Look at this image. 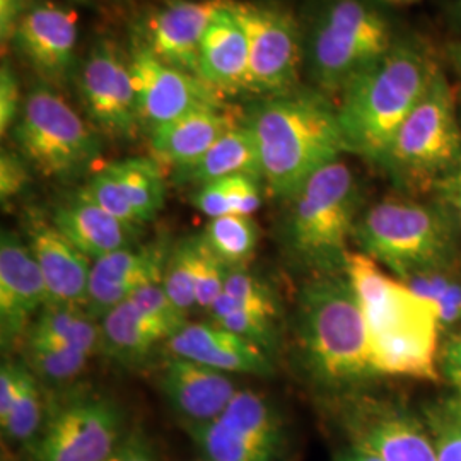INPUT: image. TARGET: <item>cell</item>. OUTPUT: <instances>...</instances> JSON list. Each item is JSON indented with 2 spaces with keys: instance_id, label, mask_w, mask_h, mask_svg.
Listing matches in <instances>:
<instances>
[{
  "instance_id": "cell-1",
  "label": "cell",
  "mask_w": 461,
  "mask_h": 461,
  "mask_svg": "<svg viewBox=\"0 0 461 461\" xmlns=\"http://www.w3.org/2000/svg\"><path fill=\"white\" fill-rule=\"evenodd\" d=\"M346 274L363 308L376 375L441 381L443 331L432 303L361 251L350 253Z\"/></svg>"
},
{
  "instance_id": "cell-2",
  "label": "cell",
  "mask_w": 461,
  "mask_h": 461,
  "mask_svg": "<svg viewBox=\"0 0 461 461\" xmlns=\"http://www.w3.org/2000/svg\"><path fill=\"white\" fill-rule=\"evenodd\" d=\"M297 354L308 378L337 396L378 378L363 308L347 274L310 277L297 296Z\"/></svg>"
},
{
  "instance_id": "cell-3",
  "label": "cell",
  "mask_w": 461,
  "mask_h": 461,
  "mask_svg": "<svg viewBox=\"0 0 461 461\" xmlns=\"http://www.w3.org/2000/svg\"><path fill=\"white\" fill-rule=\"evenodd\" d=\"M247 123L257 137L262 180L272 195L284 200L347 152L337 108L321 95L265 99Z\"/></svg>"
},
{
  "instance_id": "cell-4",
  "label": "cell",
  "mask_w": 461,
  "mask_h": 461,
  "mask_svg": "<svg viewBox=\"0 0 461 461\" xmlns=\"http://www.w3.org/2000/svg\"><path fill=\"white\" fill-rule=\"evenodd\" d=\"M361 217V190L352 169L337 159L316 171L293 197L280 241L289 264L310 277L346 274L350 240Z\"/></svg>"
},
{
  "instance_id": "cell-5",
  "label": "cell",
  "mask_w": 461,
  "mask_h": 461,
  "mask_svg": "<svg viewBox=\"0 0 461 461\" xmlns=\"http://www.w3.org/2000/svg\"><path fill=\"white\" fill-rule=\"evenodd\" d=\"M436 72L426 53L398 45L348 84L337 106L347 152L383 165L396 132Z\"/></svg>"
},
{
  "instance_id": "cell-6",
  "label": "cell",
  "mask_w": 461,
  "mask_h": 461,
  "mask_svg": "<svg viewBox=\"0 0 461 461\" xmlns=\"http://www.w3.org/2000/svg\"><path fill=\"white\" fill-rule=\"evenodd\" d=\"M359 251L407 280L456 264L458 224L443 209L388 198L361 214L354 230Z\"/></svg>"
},
{
  "instance_id": "cell-7",
  "label": "cell",
  "mask_w": 461,
  "mask_h": 461,
  "mask_svg": "<svg viewBox=\"0 0 461 461\" xmlns=\"http://www.w3.org/2000/svg\"><path fill=\"white\" fill-rule=\"evenodd\" d=\"M381 166L400 185L420 192L439 188L460 167V120L455 93L443 72H436L402 123Z\"/></svg>"
},
{
  "instance_id": "cell-8",
  "label": "cell",
  "mask_w": 461,
  "mask_h": 461,
  "mask_svg": "<svg viewBox=\"0 0 461 461\" xmlns=\"http://www.w3.org/2000/svg\"><path fill=\"white\" fill-rule=\"evenodd\" d=\"M11 132L17 152L47 178H76L101 156L96 131L51 84L30 89Z\"/></svg>"
},
{
  "instance_id": "cell-9",
  "label": "cell",
  "mask_w": 461,
  "mask_h": 461,
  "mask_svg": "<svg viewBox=\"0 0 461 461\" xmlns=\"http://www.w3.org/2000/svg\"><path fill=\"white\" fill-rule=\"evenodd\" d=\"M390 24L363 0H335L316 26L312 66L321 89L340 93L393 49Z\"/></svg>"
},
{
  "instance_id": "cell-10",
  "label": "cell",
  "mask_w": 461,
  "mask_h": 461,
  "mask_svg": "<svg viewBox=\"0 0 461 461\" xmlns=\"http://www.w3.org/2000/svg\"><path fill=\"white\" fill-rule=\"evenodd\" d=\"M131 428L113 398L70 392L49 402L47 419L30 446V461H106Z\"/></svg>"
},
{
  "instance_id": "cell-11",
  "label": "cell",
  "mask_w": 461,
  "mask_h": 461,
  "mask_svg": "<svg viewBox=\"0 0 461 461\" xmlns=\"http://www.w3.org/2000/svg\"><path fill=\"white\" fill-rule=\"evenodd\" d=\"M183 429L202 460H287L289 432L284 417L267 396L253 390H240L212 420Z\"/></svg>"
},
{
  "instance_id": "cell-12",
  "label": "cell",
  "mask_w": 461,
  "mask_h": 461,
  "mask_svg": "<svg viewBox=\"0 0 461 461\" xmlns=\"http://www.w3.org/2000/svg\"><path fill=\"white\" fill-rule=\"evenodd\" d=\"M339 426L350 446L376 455L381 461H438L422 413L402 402L364 395L339 396Z\"/></svg>"
},
{
  "instance_id": "cell-13",
  "label": "cell",
  "mask_w": 461,
  "mask_h": 461,
  "mask_svg": "<svg viewBox=\"0 0 461 461\" xmlns=\"http://www.w3.org/2000/svg\"><path fill=\"white\" fill-rule=\"evenodd\" d=\"M248 38V91L270 98L296 93L303 41L296 19L270 5L232 2Z\"/></svg>"
},
{
  "instance_id": "cell-14",
  "label": "cell",
  "mask_w": 461,
  "mask_h": 461,
  "mask_svg": "<svg viewBox=\"0 0 461 461\" xmlns=\"http://www.w3.org/2000/svg\"><path fill=\"white\" fill-rule=\"evenodd\" d=\"M79 96L93 127L113 139L140 131L131 57L110 40H98L79 67Z\"/></svg>"
},
{
  "instance_id": "cell-15",
  "label": "cell",
  "mask_w": 461,
  "mask_h": 461,
  "mask_svg": "<svg viewBox=\"0 0 461 461\" xmlns=\"http://www.w3.org/2000/svg\"><path fill=\"white\" fill-rule=\"evenodd\" d=\"M129 57L142 131L150 133L202 108L226 106V98L198 76L167 66L148 50L133 47Z\"/></svg>"
},
{
  "instance_id": "cell-16",
  "label": "cell",
  "mask_w": 461,
  "mask_h": 461,
  "mask_svg": "<svg viewBox=\"0 0 461 461\" xmlns=\"http://www.w3.org/2000/svg\"><path fill=\"white\" fill-rule=\"evenodd\" d=\"M79 192L110 214L142 228L165 207V166L154 158H129L103 166Z\"/></svg>"
},
{
  "instance_id": "cell-17",
  "label": "cell",
  "mask_w": 461,
  "mask_h": 461,
  "mask_svg": "<svg viewBox=\"0 0 461 461\" xmlns=\"http://www.w3.org/2000/svg\"><path fill=\"white\" fill-rule=\"evenodd\" d=\"M50 303L43 274L24 238L0 236V344L4 354L21 348L34 318Z\"/></svg>"
},
{
  "instance_id": "cell-18",
  "label": "cell",
  "mask_w": 461,
  "mask_h": 461,
  "mask_svg": "<svg viewBox=\"0 0 461 461\" xmlns=\"http://www.w3.org/2000/svg\"><path fill=\"white\" fill-rule=\"evenodd\" d=\"M224 0H163L135 26V47L148 50L167 66L198 76L203 34Z\"/></svg>"
},
{
  "instance_id": "cell-19",
  "label": "cell",
  "mask_w": 461,
  "mask_h": 461,
  "mask_svg": "<svg viewBox=\"0 0 461 461\" xmlns=\"http://www.w3.org/2000/svg\"><path fill=\"white\" fill-rule=\"evenodd\" d=\"M173 245L166 238L118 249L93 262L86 310L99 320L144 285L161 282Z\"/></svg>"
},
{
  "instance_id": "cell-20",
  "label": "cell",
  "mask_w": 461,
  "mask_h": 461,
  "mask_svg": "<svg viewBox=\"0 0 461 461\" xmlns=\"http://www.w3.org/2000/svg\"><path fill=\"white\" fill-rule=\"evenodd\" d=\"M77 34L74 11L38 2L21 19L13 45L47 83H64L74 68Z\"/></svg>"
},
{
  "instance_id": "cell-21",
  "label": "cell",
  "mask_w": 461,
  "mask_h": 461,
  "mask_svg": "<svg viewBox=\"0 0 461 461\" xmlns=\"http://www.w3.org/2000/svg\"><path fill=\"white\" fill-rule=\"evenodd\" d=\"M23 238L43 274L50 303L86 306L93 262L38 209L23 217Z\"/></svg>"
},
{
  "instance_id": "cell-22",
  "label": "cell",
  "mask_w": 461,
  "mask_h": 461,
  "mask_svg": "<svg viewBox=\"0 0 461 461\" xmlns=\"http://www.w3.org/2000/svg\"><path fill=\"white\" fill-rule=\"evenodd\" d=\"M171 356L202 364L228 375L272 376V356L215 323L186 321L165 342Z\"/></svg>"
},
{
  "instance_id": "cell-23",
  "label": "cell",
  "mask_w": 461,
  "mask_h": 461,
  "mask_svg": "<svg viewBox=\"0 0 461 461\" xmlns=\"http://www.w3.org/2000/svg\"><path fill=\"white\" fill-rule=\"evenodd\" d=\"M158 384L182 426L212 420L241 390L228 373L176 356L166 359Z\"/></svg>"
},
{
  "instance_id": "cell-24",
  "label": "cell",
  "mask_w": 461,
  "mask_h": 461,
  "mask_svg": "<svg viewBox=\"0 0 461 461\" xmlns=\"http://www.w3.org/2000/svg\"><path fill=\"white\" fill-rule=\"evenodd\" d=\"M248 38L230 0H224L203 34L198 77L221 96L248 91Z\"/></svg>"
},
{
  "instance_id": "cell-25",
  "label": "cell",
  "mask_w": 461,
  "mask_h": 461,
  "mask_svg": "<svg viewBox=\"0 0 461 461\" xmlns=\"http://www.w3.org/2000/svg\"><path fill=\"white\" fill-rule=\"evenodd\" d=\"M51 222L91 262L140 243L142 228L123 222L79 190L55 205Z\"/></svg>"
},
{
  "instance_id": "cell-26",
  "label": "cell",
  "mask_w": 461,
  "mask_h": 461,
  "mask_svg": "<svg viewBox=\"0 0 461 461\" xmlns=\"http://www.w3.org/2000/svg\"><path fill=\"white\" fill-rule=\"evenodd\" d=\"M243 122H240V116L230 112L228 104L202 108L180 116L149 133L152 158L163 166H171L173 169L192 165L212 148L222 135Z\"/></svg>"
},
{
  "instance_id": "cell-27",
  "label": "cell",
  "mask_w": 461,
  "mask_h": 461,
  "mask_svg": "<svg viewBox=\"0 0 461 461\" xmlns=\"http://www.w3.org/2000/svg\"><path fill=\"white\" fill-rule=\"evenodd\" d=\"M234 175H249L262 180L260 150L247 120L222 135L197 161L173 169V183L198 188Z\"/></svg>"
},
{
  "instance_id": "cell-28",
  "label": "cell",
  "mask_w": 461,
  "mask_h": 461,
  "mask_svg": "<svg viewBox=\"0 0 461 461\" xmlns=\"http://www.w3.org/2000/svg\"><path fill=\"white\" fill-rule=\"evenodd\" d=\"M99 330L101 352L125 366L144 363L158 344L171 337L167 329L140 312L131 299L103 314Z\"/></svg>"
},
{
  "instance_id": "cell-29",
  "label": "cell",
  "mask_w": 461,
  "mask_h": 461,
  "mask_svg": "<svg viewBox=\"0 0 461 461\" xmlns=\"http://www.w3.org/2000/svg\"><path fill=\"white\" fill-rule=\"evenodd\" d=\"M24 342L72 348L93 357L101 352L99 320L81 304L49 303L34 318Z\"/></svg>"
},
{
  "instance_id": "cell-30",
  "label": "cell",
  "mask_w": 461,
  "mask_h": 461,
  "mask_svg": "<svg viewBox=\"0 0 461 461\" xmlns=\"http://www.w3.org/2000/svg\"><path fill=\"white\" fill-rule=\"evenodd\" d=\"M47 409L49 400H45L41 381L19 361V388L11 411L0 419L2 436L28 451L43 429Z\"/></svg>"
},
{
  "instance_id": "cell-31",
  "label": "cell",
  "mask_w": 461,
  "mask_h": 461,
  "mask_svg": "<svg viewBox=\"0 0 461 461\" xmlns=\"http://www.w3.org/2000/svg\"><path fill=\"white\" fill-rule=\"evenodd\" d=\"M262 180L249 175H234L198 186L192 195L194 207L209 219L224 215L255 214L262 205Z\"/></svg>"
},
{
  "instance_id": "cell-32",
  "label": "cell",
  "mask_w": 461,
  "mask_h": 461,
  "mask_svg": "<svg viewBox=\"0 0 461 461\" xmlns=\"http://www.w3.org/2000/svg\"><path fill=\"white\" fill-rule=\"evenodd\" d=\"M203 241L230 268L247 267L255 257L260 230L248 215H224L211 219L200 232Z\"/></svg>"
},
{
  "instance_id": "cell-33",
  "label": "cell",
  "mask_w": 461,
  "mask_h": 461,
  "mask_svg": "<svg viewBox=\"0 0 461 461\" xmlns=\"http://www.w3.org/2000/svg\"><path fill=\"white\" fill-rule=\"evenodd\" d=\"M419 296L426 297L438 312L441 331L461 323L460 262L403 280Z\"/></svg>"
},
{
  "instance_id": "cell-34",
  "label": "cell",
  "mask_w": 461,
  "mask_h": 461,
  "mask_svg": "<svg viewBox=\"0 0 461 461\" xmlns=\"http://www.w3.org/2000/svg\"><path fill=\"white\" fill-rule=\"evenodd\" d=\"M214 310H243L280 318L276 291L262 277L251 274L247 267L230 268L224 293L215 301L211 312Z\"/></svg>"
},
{
  "instance_id": "cell-35",
  "label": "cell",
  "mask_w": 461,
  "mask_h": 461,
  "mask_svg": "<svg viewBox=\"0 0 461 461\" xmlns=\"http://www.w3.org/2000/svg\"><path fill=\"white\" fill-rule=\"evenodd\" d=\"M21 356V361L45 384H64L77 378L91 359L79 350L34 342H24Z\"/></svg>"
},
{
  "instance_id": "cell-36",
  "label": "cell",
  "mask_w": 461,
  "mask_h": 461,
  "mask_svg": "<svg viewBox=\"0 0 461 461\" xmlns=\"http://www.w3.org/2000/svg\"><path fill=\"white\" fill-rule=\"evenodd\" d=\"M438 461H461V395L430 402L424 411Z\"/></svg>"
},
{
  "instance_id": "cell-37",
  "label": "cell",
  "mask_w": 461,
  "mask_h": 461,
  "mask_svg": "<svg viewBox=\"0 0 461 461\" xmlns=\"http://www.w3.org/2000/svg\"><path fill=\"white\" fill-rule=\"evenodd\" d=\"M192 257L197 308L209 313L215 301L224 293L230 267L215 255L211 247L203 241L202 234L192 236Z\"/></svg>"
},
{
  "instance_id": "cell-38",
  "label": "cell",
  "mask_w": 461,
  "mask_h": 461,
  "mask_svg": "<svg viewBox=\"0 0 461 461\" xmlns=\"http://www.w3.org/2000/svg\"><path fill=\"white\" fill-rule=\"evenodd\" d=\"M209 314L212 323L264 348L272 357L277 352L280 344V318L243 310H214Z\"/></svg>"
},
{
  "instance_id": "cell-39",
  "label": "cell",
  "mask_w": 461,
  "mask_h": 461,
  "mask_svg": "<svg viewBox=\"0 0 461 461\" xmlns=\"http://www.w3.org/2000/svg\"><path fill=\"white\" fill-rule=\"evenodd\" d=\"M161 282L166 294L183 316H188L194 308H197L192 236L182 238L173 245Z\"/></svg>"
},
{
  "instance_id": "cell-40",
  "label": "cell",
  "mask_w": 461,
  "mask_h": 461,
  "mask_svg": "<svg viewBox=\"0 0 461 461\" xmlns=\"http://www.w3.org/2000/svg\"><path fill=\"white\" fill-rule=\"evenodd\" d=\"M28 161L14 150H2L0 156V200L4 205L19 197L30 183Z\"/></svg>"
},
{
  "instance_id": "cell-41",
  "label": "cell",
  "mask_w": 461,
  "mask_h": 461,
  "mask_svg": "<svg viewBox=\"0 0 461 461\" xmlns=\"http://www.w3.org/2000/svg\"><path fill=\"white\" fill-rule=\"evenodd\" d=\"M24 98L21 95V86L16 72L9 62H4L0 68V133L11 132L21 115Z\"/></svg>"
},
{
  "instance_id": "cell-42",
  "label": "cell",
  "mask_w": 461,
  "mask_h": 461,
  "mask_svg": "<svg viewBox=\"0 0 461 461\" xmlns=\"http://www.w3.org/2000/svg\"><path fill=\"white\" fill-rule=\"evenodd\" d=\"M439 375L461 395V331H453L439 350Z\"/></svg>"
},
{
  "instance_id": "cell-43",
  "label": "cell",
  "mask_w": 461,
  "mask_h": 461,
  "mask_svg": "<svg viewBox=\"0 0 461 461\" xmlns=\"http://www.w3.org/2000/svg\"><path fill=\"white\" fill-rule=\"evenodd\" d=\"M106 461H159L156 449L146 432L140 429H131L123 438L122 445Z\"/></svg>"
},
{
  "instance_id": "cell-44",
  "label": "cell",
  "mask_w": 461,
  "mask_h": 461,
  "mask_svg": "<svg viewBox=\"0 0 461 461\" xmlns=\"http://www.w3.org/2000/svg\"><path fill=\"white\" fill-rule=\"evenodd\" d=\"M30 5L28 0H0V40L4 49L13 43L17 26Z\"/></svg>"
},
{
  "instance_id": "cell-45",
  "label": "cell",
  "mask_w": 461,
  "mask_h": 461,
  "mask_svg": "<svg viewBox=\"0 0 461 461\" xmlns=\"http://www.w3.org/2000/svg\"><path fill=\"white\" fill-rule=\"evenodd\" d=\"M439 188L445 192L446 200L455 214L453 217L455 221H458L461 228V166L447 180L439 185Z\"/></svg>"
},
{
  "instance_id": "cell-46",
  "label": "cell",
  "mask_w": 461,
  "mask_h": 461,
  "mask_svg": "<svg viewBox=\"0 0 461 461\" xmlns=\"http://www.w3.org/2000/svg\"><path fill=\"white\" fill-rule=\"evenodd\" d=\"M333 461H381L376 455L361 449V447H356V446H348L344 451L337 453V456L333 458Z\"/></svg>"
},
{
  "instance_id": "cell-47",
  "label": "cell",
  "mask_w": 461,
  "mask_h": 461,
  "mask_svg": "<svg viewBox=\"0 0 461 461\" xmlns=\"http://www.w3.org/2000/svg\"><path fill=\"white\" fill-rule=\"evenodd\" d=\"M392 4H411V2H417V0H388Z\"/></svg>"
},
{
  "instance_id": "cell-48",
  "label": "cell",
  "mask_w": 461,
  "mask_h": 461,
  "mask_svg": "<svg viewBox=\"0 0 461 461\" xmlns=\"http://www.w3.org/2000/svg\"><path fill=\"white\" fill-rule=\"evenodd\" d=\"M456 57H458V60H460L461 66V47H458V51H456Z\"/></svg>"
},
{
  "instance_id": "cell-49",
  "label": "cell",
  "mask_w": 461,
  "mask_h": 461,
  "mask_svg": "<svg viewBox=\"0 0 461 461\" xmlns=\"http://www.w3.org/2000/svg\"><path fill=\"white\" fill-rule=\"evenodd\" d=\"M200 461H207V460H200Z\"/></svg>"
}]
</instances>
